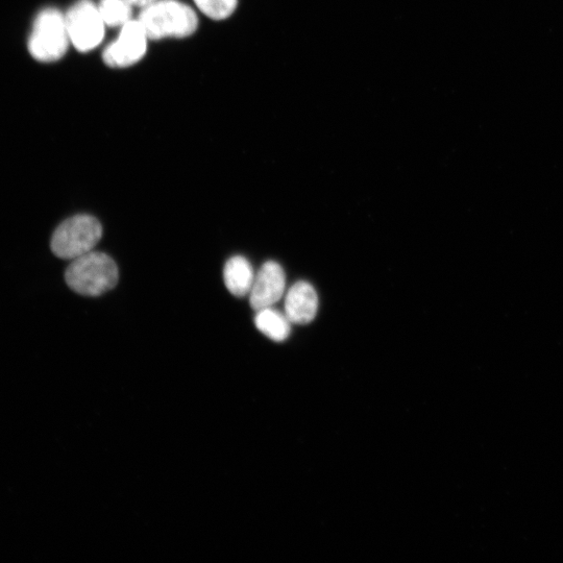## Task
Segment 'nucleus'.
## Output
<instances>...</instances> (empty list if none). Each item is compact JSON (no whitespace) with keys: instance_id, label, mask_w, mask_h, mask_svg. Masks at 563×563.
<instances>
[{"instance_id":"1a4fd4ad","label":"nucleus","mask_w":563,"mask_h":563,"mask_svg":"<svg viewBox=\"0 0 563 563\" xmlns=\"http://www.w3.org/2000/svg\"><path fill=\"white\" fill-rule=\"evenodd\" d=\"M256 274L247 258L232 257L225 265L224 280L233 296L243 298L250 295Z\"/></svg>"},{"instance_id":"f8f14e48","label":"nucleus","mask_w":563,"mask_h":563,"mask_svg":"<svg viewBox=\"0 0 563 563\" xmlns=\"http://www.w3.org/2000/svg\"><path fill=\"white\" fill-rule=\"evenodd\" d=\"M194 3L213 20L227 19L237 8V0H194Z\"/></svg>"},{"instance_id":"423d86ee","label":"nucleus","mask_w":563,"mask_h":563,"mask_svg":"<svg viewBox=\"0 0 563 563\" xmlns=\"http://www.w3.org/2000/svg\"><path fill=\"white\" fill-rule=\"evenodd\" d=\"M148 39L140 21L130 20L121 28L118 39L106 48L104 62L112 68L138 63L148 51Z\"/></svg>"},{"instance_id":"7ed1b4c3","label":"nucleus","mask_w":563,"mask_h":563,"mask_svg":"<svg viewBox=\"0 0 563 563\" xmlns=\"http://www.w3.org/2000/svg\"><path fill=\"white\" fill-rule=\"evenodd\" d=\"M102 236L103 227L99 220L80 214L64 220L56 229L51 248L61 259L75 260L92 252Z\"/></svg>"},{"instance_id":"9d476101","label":"nucleus","mask_w":563,"mask_h":563,"mask_svg":"<svg viewBox=\"0 0 563 563\" xmlns=\"http://www.w3.org/2000/svg\"><path fill=\"white\" fill-rule=\"evenodd\" d=\"M255 324L261 333L277 342L286 340L290 335L291 323L288 317L272 307L257 311Z\"/></svg>"},{"instance_id":"9b49d317","label":"nucleus","mask_w":563,"mask_h":563,"mask_svg":"<svg viewBox=\"0 0 563 563\" xmlns=\"http://www.w3.org/2000/svg\"><path fill=\"white\" fill-rule=\"evenodd\" d=\"M99 10L110 28L124 27L133 15L132 6L126 0H101Z\"/></svg>"},{"instance_id":"6e6552de","label":"nucleus","mask_w":563,"mask_h":563,"mask_svg":"<svg viewBox=\"0 0 563 563\" xmlns=\"http://www.w3.org/2000/svg\"><path fill=\"white\" fill-rule=\"evenodd\" d=\"M318 310V297L311 284L300 281L292 285L285 299V314L291 324L311 323Z\"/></svg>"},{"instance_id":"ddd939ff","label":"nucleus","mask_w":563,"mask_h":563,"mask_svg":"<svg viewBox=\"0 0 563 563\" xmlns=\"http://www.w3.org/2000/svg\"><path fill=\"white\" fill-rule=\"evenodd\" d=\"M126 2L132 7H141L144 9L158 2V0H126Z\"/></svg>"},{"instance_id":"f257e3e1","label":"nucleus","mask_w":563,"mask_h":563,"mask_svg":"<svg viewBox=\"0 0 563 563\" xmlns=\"http://www.w3.org/2000/svg\"><path fill=\"white\" fill-rule=\"evenodd\" d=\"M119 279L115 261L105 253L90 252L69 264L65 281L82 296L99 297L113 289Z\"/></svg>"},{"instance_id":"20e7f679","label":"nucleus","mask_w":563,"mask_h":563,"mask_svg":"<svg viewBox=\"0 0 563 563\" xmlns=\"http://www.w3.org/2000/svg\"><path fill=\"white\" fill-rule=\"evenodd\" d=\"M69 42L65 15L54 8L41 11L29 39L32 57L45 63L58 61L66 54Z\"/></svg>"},{"instance_id":"39448f33","label":"nucleus","mask_w":563,"mask_h":563,"mask_svg":"<svg viewBox=\"0 0 563 563\" xmlns=\"http://www.w3.org/2000/svg\"><path fill=\"white\" fill-rule=\"evenodd\" d=\"M65 21L70 42L79 52H90L103 42L106 23L91 0H80L72 6Z\"/></svg>"},{"instance_id":"f03ea898","label":"nucleus","mask_w":563,"mask_h":563,"mask_svg":"<svg viewBox=\"0 0 563 563\" xmlns=\"http://www.w3.org/2000/svg\"><path fill=\"white\" fill-rule=\"evenodd\" d=\"M138 20L151 40L189 37L199 26L197 14L178 0H158L144 8Z\"/></svg>"},{"instance_id":"0eeeda50","label":"nucleus","mask_w":563,"mask_h":563,"mask_svg":"<svg viewBox=\"0 0 563 563\" xmlns=\"http://www.w3.org/2000/svg\"><path fill=\"white\" fill-rule=\"evenodd\" d=\"M286 276L282 266L275 261L264 263L256 274L250 292V303L255 311L272 307L285 292Z\"/></svg>"}]
</instances>
